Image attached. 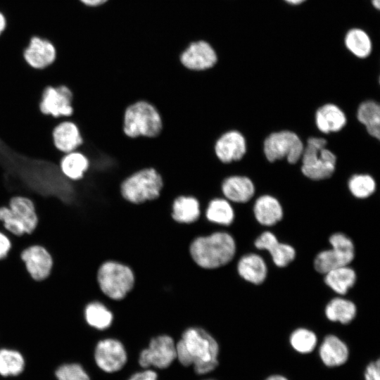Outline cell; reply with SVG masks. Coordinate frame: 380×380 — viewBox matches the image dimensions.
Segmentation results:
<instances>
[{"instance_id":"cell-1","label":"cell","mask_w":380,"mask_h":380,"mask_svg":"<svg viewBox=\"0 0 380 380\" xmlns=\"http://www.w3.org/2000/svg\"><path fill=\"white\" fill-rule=\"evenodd\" d=\"M219 345L204 329L191 327L184 330L176 343V359L185 367L192 365L195 372L203 375L218 365Z\"/></svg>"},{"instance_id":"cell-2","label":"cell","mask_w":380,"mask_h":380,"mask_svg":"<svg viewBox=\"0 0 380 380\" xmlns=\"http://www.w3.org/2000/svg\"><path fill=\"white\" fill-rule=\"evenodd\" d=\"M189 250L196 265L204 270H214L227 265L233 259L236 243L229 233L215 232L195 238Z\"/></svg>"},{"instance_id":"cell-3","label":"cell","mask_w":380,"mask_h":380,"mask_svg":"<svg viewBox=\"0 0 380 380\" xmlns=\"http://www.w3.org/2000/svg\"><path fill=\"white\" fill-rule=\"evenodd\" d=\"M122 129L129 139H154L162 133L163 120L159 110L153 103L139 100L125 109Z\"/></svg>"},{"instance_id":"cell-4","label":"cell","mask_w":380,"mask_h":380,"mask_svg":"<svg viewBox=\"0 0 380 380\" xmlns=\"http://www.w3.org/2000/svg\"><path fill=\"white\" fill-rule=\"evenodd\" d=\"M96 280L101 293L112 300H121L132 291L135 283L133 270L114 260H105L98 267Z\"/></svg>"},{"instance_id":"cell-5","label":"cell","mask_w":380,"mask_h":380,"mask_svg":"<svg viewBox=\"0 0 380 380\" xmlns=\"http://www.w3.org/2000/svg\"><path fill=\"white\" fill-rule=\"evenodd\" d=\"M163 187L161 174L156 168L147 167L123 179L120 185V192L126 201L139 205L158 198Z\"/></svg>"},{"instance_id":"cell-6","label":"cell","mask_w":380,"mask_h":380,"mask_svg":"<svg viewBox=\"0 0 380 380\" xmlns=\"http://www.w3.org/2000/svg\"><path fill=\"white\" fill-rule=\"evenodd\" d=\"M0 222L5 232L13 236L32 234L38 224L34 202L24 196L11 197L7 206L0 207Z\"/></svg>"},{"instance_id":"cell-7","label":"cell","mask_w":380,"mask_h":380,"mask_svg":"<svg viewBox=\"0 0 380 380\" xmlns=\"http://www.w3.org/2000/svg\"><path fill=\"white\" fill-rule=\"evenodd\" d=\"M324 138L310 137L302 153L303 174L312 180L329 178L336 168V157L326 148Z\"/></svg>"},{"instance_id":"cell-8","label":"cell","mask_w":380,"mask_h":380,"mask_svg":"<svg viewBox=\"0 0 380 380\" xmlns=\"http://www.w3.org/2000/svg\"><path fill=\"white\" fill-rule=\"evenodd\" d=\"M303 148L298 136L288 130L272 133L263 144L264 153L270 162L286 158L289 163L294 164L301 158Z\"/></svg>"},{"instance_id":"cell-9","label":"cell","mask_w":380,"mask_h":380,"mask_svg":"<svg viewBox=\"0 0 380 380\" xmlns=\"http://www.w3.org/2000/svg\"><path fill=\"white\" fill-rule=\"evenodd\" d=\"M176 359V343L167 334L152 338L148 347L139 353L138 362L143 369H166Z\"/></svg>"},{"instance_id":"cell-10","label":"cell","mask_w":380,"mask_h":380,"mask_svg":"<svg viewBox=\"0 0 380 380\" xmlns=\"http://www.w3.org/2000/svg\"><path fill=\"white\" fill-rule=\"evenodd\" d=\"M94 359L97 367L107 373L122 369L127 362V353L123 343L115 338L99 340L94 349Z\"/></svg>"},{"instance_id":"cell-11","label":"cell","mask_w":380,"mask_h":380,"mask_svg":"<svg viewBox=\"0 0 380 380\" xmlns=\"http://www.w3.org/2000/svg\"><path fill=\"white\" fill-rule=\"evenodd\" d=\"M72 99V91L68 86H47L42 91L39 108L43 115L54 118L71 117L74 112Z\"/></svg>"},{"instance_id":"cell-12","label":"cell","mask_w":380,"mask_h":380,"mask_svg":"<svg viewBox=\"0 0 380 380\" xmlns=\"http://www.w3.org/2000/svg\"><path fill=\"white\" fill-rule=\"evenodd\" d=\"M20 256L27 273L34 281H43L51 274L53 258L43 246L34 244L27 246L21 251Z\"/></svg>"},{"instance_id":"cell-13","label":"cell","mask_w":380,"mask_h":380,"mask_svg":"<svg viewBox=\"0 0 380 380\" xmlns=\"http://www.w3.org/2000/svg\"><path fill=\"white\" fill-rule=\"evenodd\" d=\"M180 62L192 71H204L213 68L217 56L212 46L205 41L191 43L181 54Z\"/></svg>"},{"instance_id":"cell-14","label":"cell","mask_w":380,"mask_h":380,"mask_svg":"<svg viewBox=\"0 0 380 380\" xmlns=\"http://www.w3.org/2000/svg\"><path fill=\"white\" fill-rule=\"evenodd\" d=\"M57 56L55 46L49 40L32 37L23 51L26 63L36 70H43L51 65Z\"/></svg>"},{"instance_id":"cell-15","label":"cell","mask_w":380,"mask_h":380,"mask_svg":"<svg viewBox=\"0 0 380 380\" xmlns=\"http://www.w3.org/2000/svg\"><path fill=\"white\" fill-rule=\"evenodd\" d=\"M214 152L217 159L223 163L238 161L246 152V139L239 131H227L216 140Z\"/></svg>"},{"instance_id":"cell-16","label":"cell","mask_w":380,"mask_h":380,"mask_svg":"<svg viewBox=\"0 0 380 380\" xmlns=\"http://www.w3.org/2000/svg\"><path fill=\"white\" fill-rule=\"evenodd\" d=\"M254 244L259 250L267 251L274 262L279 267L287 266L296 257V251L291 246L280 243L276 236L270 232L262 233Z\"/></svg>"},{"instance_id":"cell-17","label":"cell","mask_w":380,"mask_h":380,"mask_svg":"<svg viewBox=\"0 0 380 380\" xmlns=\"http://www.w3.org/2000/svg\"><path fill=\"white\" fill-rule=\"evenodd\" d=\"M52 138L56 149L63 153L75 151L84 141L78 126L69 120L59 122L54 127Z\"/></svg>"},{"instance_id":"cell-18","label":"cell","mask_w":380,"mask_h":380,"mask_svg":"<svg viewBox=\"0 0 380 380\" xmlns=\"http://www.w3.org/2000/svg\"><path fill=\"white\" fill-rule=\"evenodd\" d=\"M319 355L324 365L335 367L346 362L349 357V350L347 345L338 337L328 335L319 346Z\"/></svg>"},{"instance_id":"cell-19","label":"cell","mask_w":380,"mask_h":380,"mask_svg":"<svg viewBox=\"0 0 380 380\" xmlns=\"http://www.w3.org/2000/svg\"><path fill=\"white\" fill-rule=\"evenodd\" d=\"M221 189L226 199L234 203H246L255 193L252 181L247 177L239 175L225 178L222 181Z\"/></svg>"},{"instance_id":"cell-20","label":"cell","mask_w":380,"mask_h":380,"mask_svg":"<svg viewBox=\"0 0 380 380\" xmlns=\"http://www.w3.org/2000/svg\"><path fill=\"white\" fill-rule=\"evenodd\" d=\"M84 319L90 328L96 331H105L113 322V313L105 303L99 300L88 302L83 310Z\"/></svg>"},{"instance_id":"cell-21","label":"cell","mask_w":380,"mask_h":380,"mask_svg":"<svg viewBox=\"0 0 380 380\" xmlns=\"http://www.w3.org/2000/svg\"><path fill=\"white\" fill-rule=\"evenodd\" d=\"M201 215L199 201L193 196L180 195L172 204L171 216L174 221L180 224H191L198 220Z\"/></svg>"},{"instance_id":"cell-22","label":"cell","mask_w":380,"mask_h":380,"mask_svg":"<svg viewBox=\"0 0 380 380\" xmlns=\"http://www.w3.org/2000/svg\"><path fill=\"white\" fill-rule=\"evenodd\" d=\"M237 272L244 280L254 284H260L266 279L267 268L261 256L249 253L239 260Z\"/></svg>"},{"instance_id":"cell-23","label":"cell","mask_w":380,"mask_h":380,"mask_svg":"<svg viewBox=\"0 0 380 380\" xmlns=\"http://www.w3.org/2000/svg\"><path fill=\"white\" fill-rule=\"evenodd\" d=\"M315 122L317 128L323 133L336 132L346 125V117L338 106L328 103L317 110Z\"/></svg>"},{"instance_id":"cell-24","label":"cell","mask_w":380,"mask_h":380,"mask_svg":"<svg viewBox=\"0 0 380 380\" xmlns=\"http://www.w3.org/2000/svg\"><path fill=\"white\" fill-rule=\"evenodd\" d=\"M253 213L257 221L265 226H272L280 221L283 217L282 207L273 196H260L253 206Z\"/></svg>"},{"instance_id":"cell-25","label":"cell","mask_w":380,"mask_h":380,"mask_svg":"<svg viewBox=\"0 0 380 380\" xmlns=\"http://www.w3.org/2000/svg\"><path fill=\"white\" fill-rule=\"evenodd\" d=\"M59 164L63 174L72 181L82 179L90 165L87 156L79 151H72L63 156Z\"/></svg>"},{"instance_id":"cell-26","label":"cell","mask_w":380,"mask_h":380,"mask_svg":"<svg viewBox=\"0 0 380 380\" xmlns=\"http://www.w3.org/2000/svg\"><path fill=\"white\" fill-rule=\"evenodd\" d=\"M25 359L18 348L0 347V375L4 377L15 376L25 369Z\"/></svg>"},{"instance_id":"cell-27","label":"cell","mask_w":380,"mask_h":380,"mask_svg":"<svg viewBox=\"0 0 380 380\" xmlns=\"http://www.w3.org/2000/svg\"><path fill=\"white\" fill-rule=\"evenodd\" d=\"M324 281L334 291L343 295L355 284L356 274L348 265L341 266L326 273Z\"/></svg>"},{"instance_id":"cell-28","label":"cell","mask_w":380,"mask_h":380,"mask_svg":"<svg viewBox=\"0 0 380 380\" xmlns=\"http://www.w3.org/2000/svg\"><path fill=\"white\" fill-rule=\"evenodd\" d=\"M353 258L331 247V249L322 251L317 255L314 260V267L318 272L325 274L336 267L348 265Z\"/></svg>"},{"instance_id":"cell-29","label":"cell","mask_w":380,"mask_h":380,"mask_svg":"<svg viewBox=\"0 0 380 380\" xmlns=\"http://www.w3.org/2000/svg\"><path fill=\"white\" fill-rule=\"evenodd\" d=\"M356 312L355 305L342 298H333L325 308V315L329 320L343 324L350 322L355 317Z\"/></svg>"},{"instance_id":"cell-30","label":"cell","mask_w":380,"mask_h":380,"mask_svg":"<svg viewBox=\"0 0 380 380\" xmlns=\"http://www.w3.org/2000/svg\"><path fill=\"white\" fill-rule=\"evenodd\" d=\"M206 219L214 224L228 226L234 219V211L226 198H215L208 204L205 210Z\"/></svg>"},{"instance_id":"cell-31","label":"cell","mask_w":380,"mask_h":380,"mask_svg":"<svg viewBox=\"0 0 380 380\" xmlns=\"http://www.w3.org/2000/svg\"><path fill=\"white\" fill-rule=\"evenodd\" d=\"M357 119L363 124L367 132L372 137H380V107L372 101H365L357 110Z\"/></svg>"},{"instance_id":"cell-32","label":"cell","mask_w":380,"mask_h":380,"mask_svg":"<svg viewBox=\"0 0 380 380\" xmlns=\"http://www.w3.org/2000/svg\"><path fill=\"white\" fill-rule=\"evenodd\" d=\"M345 44L355 56L366 58L372 51V42L368 34L360 29H352L346 36Z\"/></svg>"},{"instance_id":"cell-33","label":"cell","mask_w":380,"mask_h":380,"mask_svg":"<svg viewBox=\"0 0 380 380\" xmlns=\"http://www.w3.org/2000/svg\"><path fill=\"white\" fill-rule=\"evenodd\" d=\"M317 343L316 334L305 328L297 329L290 336L291 347L299 353H311L315 348Z\"/></svg>"},{"instance_id":"cell-34","label":"cell","mask_w":380,"mask_h":380,"mask_svg":"<svg viewBox=\"0 0 380 380\" xmlns=\"http://www.w3.org/2000/svg\"><path fill=\"white\" fill-rule=\"evenodd\" d=\"M348 188L355 197L365 198L374 192L376 183L374 179L368 175H355L350 179Z\"/></svg>"},{"instance_id":"cell-35","label":"cell","mask_w":380,"mask_h":380,"mask_svg":"<svg viewBox=\"0 0 380 380\" xmlns=\"http://www.w3.org/2000/svg\"><path fill=\"white\" fill-rule=\"evenodd\" d=\"M57 380H91L90 376L77 362H68L59 365L55 370Z\"/></svg>"},{"instance_id":"cell-36","label":"cell","mask_w":380,"mask_h":380,"mask_svg":"<svg viewBox=\"0 0 380 380\" xmlns=\"http://www.w3.org/2000/svg\"><path fill=\"white\" fill-rule=\"evenodd\" d=\"M365 380H380V361L376 360L370 362L364 373Z\"/></svg>"},{"instance_id":"cell-37","label":"cell","mask_w":380,"mask_h":380,"mask_svg":"<svg viewBox=\"0 0 380 380\" xmlns=\"http://www.w3.org/2000/svg\"><path fill=\"white\" fill-rule=\"evenodd\" d=\"M158 374L151 368L144 369L132 374L127 380H158Z\"/></svg>"},{"instance_id":"cell-38","label":"cell","mask_w":380,"mask_h":380,"mask_svg":"<svg viewBox=\"0 0 380 380\" xmlns=\"http://www.w3.org/2000/svg\"><path fill=\"white\" fill-rule=\"evenodd\" d=\"M11 248V241L8 235L0 231V260L4 259Z\"/></svg>"},{"instance_id":"cell-39","label":"cell","mask_w":380,"mask_h":380,"mask_svg":"<svg viewBox=\"0 0 380 380\" xmlns=\"http://www.w3.org/2000/svg\"><path fill=\"white\" fill-rule=\"evenodd\" d=\"M83 4L88 6H98L105 4L108 0H80Z\"/></svg>"},{"instance_id":"cell-40","label":"cell","mask_w":380,"mask_h":380,"mask_svg":"<svg viewBox=\"0 0 380 380\" xmlns=\"http://www.w3.org/2000/svg\"><path fill=\"white\" fill-rule=\"evenodd\" d=\"M6 27V20L4 15L0 12V35L4 31Z\"/></svg>"},{"instance_id":"cell-41","label":"cell","mask_w":380,"mask_h":380,"mask_svg":"<svg viewBox=\"0 0 380 380\" xmlns=\"http://www.w3.org/2000/svg\"><path fill=\"white\" fill-rule=\"evenodd\" d=\"M265 380H289L287 378L282 375L274 374L268 376Z\"/></svg>"},{"instance_id":"cell-42","label":"cell","mask_w":380,"mask_h":380,"mask_svg":"<svg viewBox=\"0 0 380 380\" xmlns=\"http://www.w3.org/2000/svg\"><path fill=\"white\" fill-rule=\"evenodd\" d=\"M284 1L288 2L289 4L296 5V4H299L302 3L305 0H284Z\"/></svg>"},{"instance_id":"cell-43","label":"cell","mask_w":380,"mask_h":380,"mask_svg":"<svg viewBox=\"0 0 380 380\" xmlns=\"http://www.w3.org/2000/svg\"><path fill=\"white\" fill-rule=\"evenodd\" d=\"M372 6L376 8H380V0H372Z\"/></svg>"},{"instance_id":"cell-44","label":"cell","mask_w":380,"mask_h":380,"mask_svg":"<svg viewBox=\"0 0 380 380\" xmlns=\"http://www.w3.org/2000/svg\"><path fill=\"white\" fill-rule=\"evenodd\" d=\"M207 380H213V379H207Z\"/></svg>"}]
</instances>
